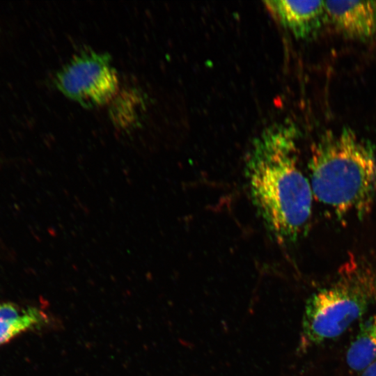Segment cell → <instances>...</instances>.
<instances>
[{
  "mask_svg": "<svg viewBox=\"0 0 376 376\" xmlns=\"http://www.w3.org/2000/svg\"><path fill=\"white\" fill-rule=\"evenodd\" d=\"M297 139L294 123H274L254 139L246 161L253 205L280 244L296 240L311 214L313 194L299 166Z\"/></svg>",
  "mask_w": 376,
  "mask_h": 376,
  "instance_id": "1",
  "label": "cell"
},
{
  "mask_svg": "<svg viewBox=\"0 0 376 376\" xmlns=\"http://www.w3.org/2000/svg\"><path fill=\"white\" fill-rule=\"evenodd\" d=\"M308 168L313 195L338 212H361L376 201V150L349 128L324 134Z\"/></svg>",
  "mask_w": 376,
  "mask_h": 376,
  "instance_id": "2",
  "label": "cell"
},
{
  "mask_svg": "<svg viewBox=\"0 0 376 376\" xmlns=\"http://www.w3.org/2000/svg\"><path fill=\"white\" fill-rule=\"evenodd\" d=\"M375 304V273L359 269L342 274L307 301L300 350L338 338Z\"/></svg>",
  "mask_w": 376,
  "mask_h": 376,
  "instance_id": "3",
  "label": "cell"
},
{
  "mask_svg": "<svg viewBox=\"0 0 376 376\" xmlns=\"http://www.w3.org/2000/svg\"><path fill=\"white\" fill-rule=\"evenodd\" d=\"M58 88L83 106H101L116 95L118 80L109 56L84 52L75 56L56 76Z\"/></svg>",
  "mask_w": 376,
  "mask_h": 376,
  "instance_id": "4",
  "label": "cell"
},
{
  "mask_svg": "<svg viewBox=\"0 0 376 376\" xmlns=\"http://www.w3.org/2000/svg\"><path fill=\"white\" fill-rule=\"evenodd\" d=\"M264 3L275 19L299 39L315 36L327 19L324 1L270 0Z\"/></svg>",
  "mask_w": 376,
  "mask_h": 376,
  "instance_id": "5",
  "label": "cell"
},
{
  "mask_svg": "<svg viewBox=\"0 0 376 376\" xmlns=\"http://www.w3.org/2000/svg\"><path fill=\"white\" fill-rule=\"evenodd\" d=\"M327 19L345 36L367 39L376 33L375 1H324Z\"/></svg>",
  "mask_w": 376,
  "mask_h": 376,
  "instance_id": "6",
  "label": "cell"
},
{
  "mask_svg": "<svg viewBox=\"0 0 376 376\" xmlns=\"http://www.w3.org/2000/svg\"><path fill=\"white\" fill-rule=\"evenodd\" d=\"M45 318L41 311L34 307L22 308L14 303H0V345L41 324Z\"/></svg>",
  "mask_w": 376,
  "mask_h": 376,
  "instance_id": "7",
  "label": "cell"
},
{
  "mask_svg": "<svg viewBox=\"0 0 376 376\" xmlns=\"http://www.w3.org/2000/svg\"><path fill=\"white\" fill-rule=\"evenodd\" d=\"M375 360L376 314L363 322L346 354L347 364L356 372L361 373Z\"/></svg>",
  "mask_w": 376,
  "mask_h": 376,
  "instance_id": "8",
  "label": "cell"
},
{
  "mask_svg": "<svg viewBox=\"0 0 376 376\" xmlns=\"http://www.w3.org/2000/svg\"><path fill=\"white\" fill-rule=\"evenodd\" d=\"M359 376H376V360L361 371Z\"/></svg>",
  "mask_w": 376,
  "mask_h": 376,
  "instance_id": "9",
  "label": "cell"
}]
</instances>
